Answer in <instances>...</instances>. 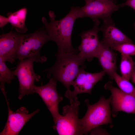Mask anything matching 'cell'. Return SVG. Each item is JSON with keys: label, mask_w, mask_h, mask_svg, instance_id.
<instances>
[{"label": "cell", "mask_w": 135, "mask_h": 135, "mask_svg": "<svg viewBox=\"0 0 135 135\" xmlns=\"http://www.w3.org/2000/svg\"><path fill=\"white\" fill-rule=\"evenodd\" d=\"M50 21L44 17L42 18L44 27L51 40L54 42L58 48L56 56L68 53H78V49L72 47V35L74 22L80 18L79 6H72L69 13L62 18L56 20L54 12H48Z\"/></svg>", "instance_id": "1"}, {"label": "cell", "mask_w": 135, "mask_h": 135, "mask_svg": "<svg viewBox=\"0 0 135 135\" xmlns=\"http://www.w3.org/2000/svg\"><path fill=\"white\" fill-rule=\"evenodd\" d=\"M56 60L51 67L46 69L47 76H51L56 81L61 82L67 89L65 95L71 90L70 86L81 69L85 67V60L78 53H68L56 56Z\"/></svg>", "instance_id": "2"}, {"label": "cell", "mask_w": 135, "mask_h": 135, "mask_svg": "<svg viewBox=\"0 0 135 135\" xmlns=\"http://www.w3.org/2000/svg\"><path fill=\"white\" fill-rule=\"evenodd\" d=\"M111 99V96L106 99L102 96L98 102L91 105L88 100H85L87 111L83 118L79 120L84 134H87L93 128L102 125L110 124L112 126L110 106Z\"/></svg>", "instance_id": "3"}, {"label": "cell", "mask_w": 135, "mask_h": 135, "mask_svg": "<svg viewBox=\"0 0 135 135\" xmlns=\"http://www.w3.org/2000/svg\"><path fill=\"white\" fill-rule=\"evenodd\" d=\"M51 38L44 27L35 32L22 34L18 51L17 58L19 61L28 58H33L36 62L43 63L46 60L41 56L40 50L43 46Z\"/></svg>", "instance_id": "4"}, {"label": "cell", "mask_w": 135, "mask_h": 135, "mask_svg": "<svg viewBox=\"0 0 135 135\" xmlns=\"http://www.w3.org/2000/svg\"><path fill=\"white\" fill-rule=\"evenodd\" d=\"M70 101V105L63 107V115L54 124L53 128L59 135L83 134L78 116L80 102L77 98Z\"/></svg>", "instance_id": "5"}, {"label": "cell", "mask_w": 135, "mask_h": 135, "mask_svg": "<svg viewBox=\"0 0 135 135\" xmlns=\"http://www.w3.org/2000/svg\"><path fill=\"white\" fill-rule=\"evenodd\" d=\"M35 60L28 58L20 61L15 70H14L19 83L18 98L20 100L24 96L34 93V88L35 82L39 81L40 76L35 73L33 64Z\"/></svg>", "instance_id": "6"}, {"label": "cell", "mask_w": 135, "mask_h": 135, "mask_svg": "<svg viewBox=\"0 0 135 135\" xmlns=\"http://www.w3.org/2000/svg\"><path fill=\"white\" fill-rule=\"evenodd\" d=\"M120 7L112 0H94L86 3L83 6H79L80 18L88 17L93 21L99 19L103 22L113 21L112 14Z\"/></svg>", "instance_id": "7"}, {"label": "cell", "mask_w": 135, "mask_h": 135, "mask_svg": "<svg viewBox=\"0 0 135 135\" xmlns=\"http://www.w3.org/2000/svg\"><path fill=\"white\" fill-rule=\"evenodd\" d=\"M94 26L91 29L80 34L81 38L80 44L77 49L80 56L84 60L91 61L94 58H96L101 46L98 32L100 22L98 20H95Z\"/></svg>", "instance_id": "8"}, {"label": "cell", "mask_w": 135, "mask_h": 135, "mask_svg": "<svg viewBox=\"0 0 135 135\" xmlns=\"http://www.w3.org/2000/svg\"><path fill=\"white\" fill-rule=\"evenodd\" d=\"M56 82L51 78L45 85H35L34 88V92L40 96L51 113L54 124L61 116L59 112L58 106L59 102L63 100L62 97L60 96L57 91Z\"/></svg>", "instance_id": "9"}, {"label": "cell", "mask_w": 135, "mask_h": 135, "mask_svg": "<svg viewBox=\"0 0 135 135\" xmlns=\"http://www.w3.org/2000/svg\"><path fill=\"white\" fill-rule=\"evenodd\" d=\"M8 108L7 120L0 135H17L26 123L40 111L38 109L31 113L28 114L26 108L22 106L18 108L16 112L12 111L10 107L7 98H5Z\"/></svg>", "instance_id": "10"}, {"label": "cell", "mask_w": 135, "mask_h": 135, "mask_svg": "<svg viewBox=\"0 0 135 135\" xmlns=\"http://www.w3.org/2000/svg\"><path fill=\"white\" fill-rule=\"evenodd\" d=\"M104 88L111 93V103L112 106L111 114L116 117L119 111L135 114V97L126 93L114 86L112 82L109 81Z\"/></svg>", "instance_id": "11"}, {"label": "cell", "mask_w": 135, "mask_h": 135, "mask_svg": "<svg viewBox=\"0 0 135 135\" xmlns=\"http://www.w3.org/2000/svg\"><path fill=\"white\" fill-rule=\"evenodd\" d=\"M85 68L84 67L81 69L75 80L72 83L74 90L71 91L66 96L70 100L77 98L76 95L78 94L83 93L91 94L94 86L102 79L106 74L103 70L95 73L88 72L85 70Z\"/></svg>", "instance_id": "12"}, {"label": "cell", "mask_w": 135, "mask_h": 135, "mask_svg": "<svg viewBox=\"0 0 135 135\" xmlns=\"http://www.w3.org/2000/svg\"><path fill=\"white\" fill-rule=\"evenodd\" d=\"M22 34L10 31L0 36V57L6 62L12 63L17 58L18 50Z\"/></svg>", "instance_id": "13"}, {"label": "cell", "mask_w": 135, "mask_h": 135, "mask_svg": "<svg viewBox=\"0 0 135 135\" xmlns=\"http://www.w3.org/2000/svg\"><path fill=\"white\" fill-rule=\"evenodd\" d=\"M100 29L103 34V38L101 42L113 50L120 44L132 43L130 39L115 26L113 21L103 22Z\"/></svg>", "instance_id": "14"}, {"label": "cell", "mask_w": 135, "mask_h": 135, "mask_svg": "<svg viewBox=\"0 0 135 135\" xmlns=\"http://www.w3.org/2000/svg\"><path fill=\"white\" fill-rule=\"evenodd\" d=\"M113 50L101 43L96 57L103 70L113 80L114 74L116 72V54Z\"/></svg>", "instance_id": "15"}, {"label": "cell", "mask_w": 135, "mask_h": 135, "mask_svg": "<svg viewBox=\"0 0 135 135\" xmlns=\"http://www.w3.org/2000/svg\"><path fill=\"white\" fill-rule=\"evenodd\" d=\"M27 12L26 8H22L14 12H8L7 14L9 23L12 26V29L15 28L18 32L24 33L28 29L25 25V20Z\"/></svg>", "instance_id": "16"}, {"label": "cell", "mask_w": 135, "mask_h": 135, "mask_svg": "<svg viewBox=\"0 0 135 135\" xmlns=\"http://www.w3.org/2000/svg\"><path fill=\"white\" fill-rule=\"evenodd\" d=\"M5 61L0 57V88L5 98H7L5 90L4 84H10L14 78V71L11 70L6 65Z\"/></svg>", "instance_id": "17"}, {"label": "cell", "mask_w": 135, "mask_h": 135, "mask_svg": "<svg viewBox=\"0 0 135 135\" xmlns=\"http://www.w3.org/2000/svg\"><path fill=\"white\" fill-rule=\"evenodd\" d=\"M134 63L130 56L121 55L120 70L122 76L128 80L134 70Z\"/></svg>", "instance_id": "18"}, {"label": "cell", "mask_w": 135, "mask_h": 135, "mask_svg": "<svg viewBox=\"0 0 135 135\" xmlns=\"http://www.w3.org/2000/svg\"><path fill=\"white\" fill-rule=\"evenodd\" d=\"M113 80H114L121 90L135 97V88L129 80L115 73Z\"/></svg>", "instance_id": "19"}, {"label": "cell", "mask_w": 135, "mask_h": 135, "mask_svg": "<svg viewBox=\"0 0 135 135\" xmlns=\"http://www.w3.org/2000/svg\"><path fill=\"white\" fill-rule=\"evenodd\" d=\"M113 50L120 52L121 55L130 56L135 55V45L132 43H124L116 46Z\"/></svg>", "instance_id": "20"}, {"label": "cell", "mask_w": 135, "mask_h": 135, "mask_svg": "<svg viewBox=\"0 0 135 135\" xmlns=\"http://www.w3.org/2000/svg\"><path fill=\"white\" fill-rule=\"evenodd\" d=\"M118 5L120 7L128 6L135 10V0H127L124 3Z\"/></svg>", "instance_id": "21"}, {"label": "cell", "mask_w": 135, "mask_h": 135, "mask_svg": "<svg viewBox=\"0 0 135 135\" xmlns=\"http://www.w3.org/2000/svg\"><path fill=\"white\" fill-rule=\"evenodd\" d=\"M9 23L8 18L5 17L2 15L0 16V27L2 28L7 24Z\"/></svg>", "instance_id": "22"}, {"label": "cell", "mask_w": 135, "mask_h": 135, "mask_svg": "<svg viewBox=\"0 0 135 135\" xmlns=\"http://www.w3.org/2000/svg\"><path fill=\"white\" fill-rule=\"evenodd\" d=\"M131 78L132 82L135 84V70H134Z\"/></svg>", "instance_id": "23"}, {"label": "cell", "mask_w": 135, "mask_h": 135, "mask_svg": "<svg viewBox=\"0 0 135 135\" xmlns=\"http://www.w3.org/2000/svg\"><path fill=\"white\" fill-rule=\"evenodd\" d=\"M86 2V3H88L92 1H93L94 0H84ZM114 1V0H112Z\"/></svg>", "instance_id": "24"}, {"label": "cell", "mask_w": 135, "mask_h": 135, "mask_svg": "<svg viewBox=\"0 0 135 135\" xmlns=\"http://www.w3.org/2000/svg\"><path fill=\"white\" fill-rule=\"evenodd\" d=\"M134 70H135V62H134Z\"/></svg>", "instance_id": "25"}, {"label": "cell", "mask_w": 135, "mask_h": 135, "mask_svg": "<svg viewBox=\"0 0 135 135\" xmlns=\"http://www.w3.org/2000/svg\"><path fill=\"white\" fill-rule=\"evenodd\" d=\"M134 25H135V23Z\"/></svg>", "instance_id": "26"}]
</instances>
